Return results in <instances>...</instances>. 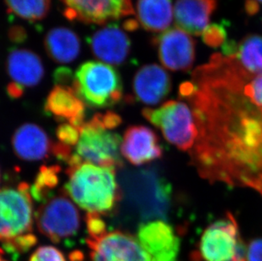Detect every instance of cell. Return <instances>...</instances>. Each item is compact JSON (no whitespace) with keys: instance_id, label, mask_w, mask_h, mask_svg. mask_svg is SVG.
I'll use <instances>...</instances> for the list:
<instances>
[{"instance_id":"6da1fadb","label":"cell","mask_w":262,"mask_h":261,"mask_svg":"<svg viewBox=\"0 0 262 261\" xmlns=\"http://www.w3.org/2000/svg\"><path fill=\"white\" fill-rule=\"evenodd\" d=\"M250 77L232 62L210 60L181 85L180 96L198 129L191 158L200 175L262 195V108L243 92Z\"/></svg>"},{"instance_id":"7a4b0ae2","label":"cell","mask_w":262,"mask_h":261,"mask_svg":"<svg viewBox=\"0 0 262 261\" xmlns=\"http://www.w3.org/2000/svg\"><path fill=\"white\" fill-rule=\"evenodd\" d=\"M117 170L90 163L70 165L64 193L88 214L103 216L114 213L121 200Z\"/></svg>"},{"instance_id":"3957f363","label":"cell","mask_w":262,"mask_h":261,"mask_svg":"<svg viewBox=\"0 0 262 261\" xmlns=\"http://www.w3.org/2000/svg\"><path fill=\"white\" fill-rule=\"evenodd\" d=\"M118 181L121 200L142 223L168 218L172 188L156 167L123 170Z\"/></svg>"},{"instance_id":"277c9868","label":"cell","mask_w":262,"mask_h":261,"mask_svg":"<svg viewBox=\"0 0 262 261\" xmlns=\"http://www.w3.org/2000/svg\"><path fill=\"white\" fill-rule=\"evenodd\" d=\"M110 124L104 113H97L81 128L79 140L67 165L90 163L93 165L121 170V138Z\"/></svg>"},{"instance_id":"5b68a950","label":"cell","mask_w":262,"mask_h":261,"mask_svg":"<svg viewBox=\"0 0 262 261\" xmlns=\"http://www.w3.org/2000/svg\"><path fill=\"white\" fill-rule=\"evenodd\" d=\"M72 88L90 108L112 107L123 97L121 76L114 67L104 62L90 60L80 66Z\"/></svg>"},{"instance_id":"8992f818","label":"cell","mask_w":262,"mask_h":261,"mask_svg":"<svg viewBox=\"0 0 262 261\" xmlns=\"http://www.w3.org/2000/svg\"><path fill=\"white\" fill-rule=\"evenodd\" d=\"M33 205L28 183L0 189V244L9 246L33 234Z\"/></svg>"},{"instance_id":"52a82bcc","label":"cell","mask_w":262,"mask_h":261,"mask_svg":"<svg viewBox=\"0 0 262 261\" xmlns=\"http://www.w3.org/2000/svg\"><path fill=\"white\" fill-rule=\"evenodd\" d=\"M142 114L180 150H191L195 144L198 129L192 108L184 102L170 100L158 108H144Z\"/></svg>"},{"instance_id":"ba28073f","label":"cell","mask_w":262,"mask_h":261,"mask_svg":"<svg viewBox=\"0 0 262 261\" xmlns=\"http://www.w3.org/2000/svg\"><path fill=\"white\" fill-rule=\"evenodd\" d=\"M35 220L40 233L55 244L77 236L81 227L79 210L64 192L42 203Z\"/></svg>"},{"instance_id":"9c48e42d","label":"cell","mask_w":262,"mask_h":261,"mask_svg":"<svg viewBox=\"0 0 262 261\" xmlns=\"http://www.w3.org/2000/svg\"><path fill=\"white\" fill-rule=\"evenodd\" d=\"M242 242L237 222L228 213L225 218L213 222L204 231L193 259L233 261Z\"/></svg>"},{"instance_id":"30bf717a","label":"cell","mask_w":262,"mask_h":261,"mask_svg":"<svg viewBox=\"0 0 262 261\" xmlns=\"http://www.w3.org/2000/svg\"><path fill=\"white\" fill-rule=\"evenodd\" d=\"M90 261H151L139 240L128 232L116 230L86 238Z\"/></svg>"},{"instance_id":"8fae6325","label":"cell","mask_w":262,"mask_h":261,"mask_svg":"<svg viewBox=\"0 0 262 261\" xmlns=\"http://www.w3.org/2000/svg\"><path fill=\"white\" fill-rule=\"evenodd\" d=\"M64 15L70 20L105 24L134 15L132 0H60Z\"/></svg>"},{"instance_id":"7c38bea8","label":"cell","mask_w":262,"mask_h":261,"mask_svg":"<svg viewBox=\"0 0 262 261\" xmlns=\"http://www.w3.org/2000/svg\"><path fill=\"white\" fill-rule=\"evenodd\" d=\"M6 69L11 81L6 88L8 96L20 99L27 89L37 86L45 77L42 59L36 53L23 49H12L8 54Z\"/></svg>"},{"instance_id":"4fadbf2b","label":"cell","mask_w":262,"mask_h":261,"mask_svg":"<svg viewBox=\"0 0 262 261\" xmlns=\"http://www.w3.org/2000/svg\"><path fill=\"white\" fill-rule=\"evenodd\" d=\"M152 45L166 69L183 72L192 69L195 59V42L187 32L178 27L166 30L153 37Z\"/></svg>"},{"instance_id":"5bb4252c","label":"cell","mask_w":262,"mask_h":261,"mask_svg":"<svg viewBox=\"0 0 262 261\" xmlns=\"http://www.w3.org/2000/svg\"><path fill=\"white\" fill-rule=\"evenodd\" d=\"M137 238L151 261H178L180 239L165 221L143 222L138 228Z\"/></svg>"},{"instance_id":"9a60e30c","label":"cell","mask_w":262,"mask_h":261,"mask_svg":"<svg viewBox=\"0 0 262 261\" xmlns=\"http://www.w3.org/2000/svg\"><path fill=\"white\" fill-rule=\"evenodd\" d=\"M121 154L130 164L139 166L161 159L163 149L156 133L148 126L139 125L125 130Z\"/></svg>"},{"instance_id":"2e32d148","label":"cell","mask_w":262,"mask_h":261,"mask_svg":"<svg viewBox=\"0 0 262 261\" xmlns=\"http://www.w3.org/2000/svg\"><path fill=\"white\" fill-rule=\"evenodd\" d=\"M171 79L158 64H145L137 72L133 81V96L128 100L147 105H156L166 99L171 90Z\"/></svg>"},{"instance_id":"e0dca14e","label":"cell","mask_w":262,"mask_h":261,"mask_svg":"<svg viewBox=\"0 0 262 261\" xmlns=\"http://www.w3.org/2000/svg\"><path fill=\"white\" fill-rule=\"evenodd\" d=\"M89 42L94 56L108 64H123L131 52V40L114 24L96 31L89 37Z\"/></svg>"},{"instance_id":"ac0fdd59","label":"cell","mask_w":262,"mask_h":261,"mask_svg":"<svg viewBox=\"0 0 262 261\" xmlns=\"http://www.w3.org/2000/svg\"><path fill=\"white\" fill-rule=\"evenodd\" d=\"M43 108L45 113L61 123L80 127L84 124L86 104L72 86L55 85L48 94Z\"/></svg>"},{"instance_id":"d6986e66","label":"cell","mask_w":262,"mask_h":261,"mask_svg":"<svg viewBox=\"0 0 262 261\" xmlns=\"http://www.w3.org/2000/svg\"><path fill=\"white\" fill-rule=\"evenodd\" d=\"M14 153L25 161H40L52 156L55 142H53L41 126L25 123L19 126L12 136Z\"/></svg>"},{"instance_id":"ffe728a7","label":"cell","mask_w":262,"mask_h":261,"mask_svg":"<svg viewBox=\"0 0 262 261\" xmlns=\"http://www.w3.org/2000/svg\"><path fill=\"white\" fill-rule=\"evenodd\" d=\"M217 5V0H177L173 10L177 27L188 34H203Z\"/></svg>"},{"instance_id":"44dd1931","label":"cell","mask_w":262,"mask_h":261,"mask_svg":"<svg viewBox=\"0 0 262 261\" xmlns=\"http://www.w3.org/2000/svg\"><path fill=\"white\" fill-rule=\"evenodd\" d=\"M45 48L52 60L59 64H68L79 55L81 41L77 33L69 28L56 27L45 36Z\"/></svg>"},{"instance_id":"7402d4cb","label":"cell","mask_w":262,"mask_h":261,"mask_svg":"<svg viewBox=\"0 0 262 261\" xmlns=\"http://www.w3.org/2000/svg\"><path fill=\"white\" fill-rule=\"evenodd\" d=\"M173 15L171 0L137 1L138 20L148 32H165L171 25Z\"/></svg>"},{"instance_id":"603a6c76","label":"cell","mask_w":262,"mask_h":261,"mask_svg":"<svg viewBox=\"0 0 262 261\" xmlns=\"http://www.w3.org/2000/svg\"><path fill=\"white\" fill-rule=\"evenodd\" d=\"M233 58L251 76L262 73V36L247 35L237 45Z\"/></svg>"},{"instance_id":"cb8c5ba5","label":"cell","mask_w":262,"mask_h":261,"mask_svg":"<svg viewBox=\"0 0 262 261\" xmlns=\"http://www.w3.org/2000/svg\"><path fill=\"white\" fill-rule=\"evenodd\" d=\"M61 168L58 165H42L37 172L30 192L33 200L43 203L54 195V190L59 183Z\"/></svg>"},{"instance_id":"d4e9b609","label":"cell","mask_w":262,"mask_h":261,"mask_svg":"<svg viewBox=\"0 0 262 261\" xmlns=\"http://www.w3.org/2000/svg\"><path fill=\"white\" fill-rule=\"evenodd\" d=\"M8 13L30 21L45 19L50 12L51 0H5Z\"/></svg>"},{"instance_id":"484cf974","label":"cell","mask_w":262,"mask_h":261,"mask_svg":"<svg viewBox=\"0 0 262 261\" xmlns=\"http://www.w3.org/2000/svg\"><path fill=\"white\" fill-rule=\"evenodd\" d=\"M81 128H82V126L80 127V126H74L72 124H59L55 130L57 143L73 149L79 140Z\"/></svg>"},{"instance_id":"4316f807","label":"cell","mask_w":262,"mask_h":261,"mask_svg":"<svg viewBox=\"0 0 262 261\" xmlns=\"http://www.w3.org/2000/svg\"><path fill=\"white\" fill-rule=\"evenodd\" d=\"M203 41L205 45L212 48L223 46L226 42L227 32L223 24L213 23L206 27L203 32Z\"/></svg>"},{"instance_id":"83f0119b","label":"cell","mask_w":262,"mask_h":261,"mask_svg":"<svg viewBox=\"0 0 262 261\" xmlns=\"http://www.w3.org/2000/svg\"><path fill=\"white\" fill-rule=\"evenodd\" d=\"M243 92L253 104L262 108V73L249 79L244 85Z\"/></svg>"},{"instance_id":"f1b7e54d","label":"cell","mask_w":262,"mask_h":261,"mask_svg":"<svg viewBox=\"0 0 262 261\" xmlns=\"http://www.w3.org/2000/svg\"><path fill=\"white\" fill-rule=\"evenodd\" d=\"M29 261H67L59 249L54 246H40L29 258Z\"/></svg>"},{"instance_id":"f546056e","label":"cell","mask_w":262,"mask_h":261,"mask_svg":"<svg viewBox=\"0 0 262 261\" xmlns=\"http://www.w3.org/2000/svg\"><path fill=\"white\" fill-rule=\"evenodd\" d=\"M86 227H87L88 236L96 237L101 236L107 232L106 224L100 215L94 214H86Z\"/></svg>"},{"instance_id":"4dcf8cb0","label":"cell","mask_w":262,"mask_h":261,"mask_svg":"<svg viewBox=\"0 0 262 261\" xmlns=\"http://www.w3.org/2000/svg\"><path fill=\"white\" fill-rule=\"evenodd\" d=\"M54 80L55 85H63V86H73L74 75L72 70L67 67H60L55 71L54 74Z\"/></svg>"},{"instance_id":"1f68e13d","label":"cell","mask_w":262,"mask_h":261,"mask_svg":"<svg viewBox=\"0 0 262 261\" xmlns=\"http://www.w3.org/2000/svg\"><path fill=\"white\" fill-rule=\"evenodd\" d=\"M247 261H262V238L250 242L247 247Z\"/></svg>"},{"instance_id":"d6a6232c","label":"cell","mask_w":262,"mask_h":261,"mask_svg":"<svg viewBox=\"0 0 262 261\" xmlns=\"http://www.w3.org/2000/svg\"><path fill=\"white\" fill-rule=\"evenodd\" d=\"M8 37L10 41L15 44H21L25 42L28 37V33L25 28L20 26H13L8 32Z\"/></svg>"},{"instance_id":"836d02e7","label":"cell","mask_w":262,"mask_h":261,"mask_svg":"<svg viewBox=\"0 0 262 261\" xmlns=\"http://www.w3.org/2000/svg\"><path fill=\"white\" fill-rule=\"evenodd\" d=\"M245 11L249 15H254L260 10L259 3L255 0H246L245 5Z\"/></svg>"},{"instance_id":"e575fe53","label":"cell","mask_w":262,"mask_h":261,"mask_svg":"<svg viewBox=\"0 0 262 261\" xmlns=\"http://www.w3.org/2000/svg\"><path fill=\"white\" fill-rule=\"evenodd\" d=\"M233 261H247V247L245 246L244 241L240 244Z\"/></svg>"},{"instance_id":"d590c367","label":"cell","mask_w":262,"mask_h":261,"mask_svg":"<svg viewBox=\"0 0 262 261\" xmlns=\"http://www.w3.org/2000/svg\"><path fill=\"white\" fill-rule=\"evenodd\" d=\"M124 29L126 31H135L139 27V23L134 19H129L123 23Z\"/></svg>"},{"instance_id":"8d00e7d4","label":"cell","mask_w":262,"mask_h":261,"mask_svg":"<svg viewBox=\"0 0 262 261\" xmlns=\"http://www.w3.org/2000/svg\"><path fill=\"white\" fill-rule=\"evenodd\" d=\"M71 261H82L83 260V255L82 253L79 251H75L70 255Z\"/></svg>"},{"instance_id":"74e56055","label":"cell","mask_w":262,"mask_h":261,"mask_svg":"<svg viewBox=\"0 0 262 261\" xmlns=\"http://www.w3.org/2000/svg\"><path fill=\"white\" fill-rule=\"evenodd\" d=\"M4 254H5V251L0 248V261H9L4 257Z\"/></svg>"},{"instance_id":"f35d334b","label":"cell","mask_w":262,"mask_h":261,"mask_svg":"<svg viewBox=\"0 0 262 261\" xmlns=\"http://www.w3.org/2000/svg\"><path fill=\"white\" fill-rule=\"evenodd\" d=\"M256 2L260 3V4H262V0H255Z\"/></svg>"},{"instance_id":"ab89813d","label":"cell","mask_w":262,"mask_h":261,"mask_svg":"<svg viewBox=\"0 0 262 261\" xmlns=\"http://www.w3.org/2000/svg\"><path fill=\"white\" fill-rule=\"evenodd\" d=\"M0 182H1V172H0Z\"/></svg>"}]
</instances>
